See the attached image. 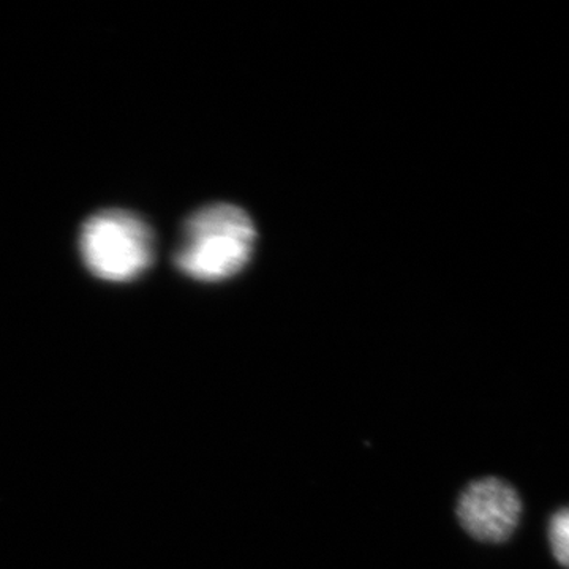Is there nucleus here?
Returning <instances> with one entry per match:
<instances>
[{
	"label": "nucleus",
	"mask_w": 569,
	"mask_h": 569,
	"mask_svg": "<svg viewBox=\"0 0 569 569\" xmlns=\"http://www.w3.org/2000/svg\"><path fill=\"white\" fill-rule=\"evenodd\" d=\"M257 230L249 213L233 204L198 209L183 223L174 264L198 282L231 279L249 264Z\"/></svg>",
	"instance_id": "obj_1"
},
{
	"label": "nucleus",
	"mask_w": 569,
	"mask_h": 569,
	"mask_svg": "<svg viewBox=\"0 0 569 569\" xmlns=\"http://www.w3.org/2000/svg\"><path fill=\"white\" fill-rule=\"evenodd\" d=\"M80 252L93 276L108 282H129L152 264L153 234L134 213L107 209L82 224Z\"/></svg>",
	"instance_id": "obj_2"
},
{
	"label": "nucleus",
	"mask_w": 569,
	"mask_h": 569,
	"mask_svg": "<svg viewBox=\"0 0 569 569\" xmlns=\"http://www.w3.org/2000/svg\"><path fill=\"white\" fill-rule=\"evenodd\" d=\"M456 512L471 538L500 545L518 529L522 501L518 490L503 479L482 478L462 490Z\"/></svg>",
	"instance_id": "obj_3"
},
{
	"label": "nucleus",
	"mask_w": 569,
	"mask_h": 569,
	"mask_svg": "<svg viewBox=\"0 0 569 569\" xmlns=\"http://www.w3.org/2000/svg\"><path fill=\"white\" fill-rule=\"evenodd\" d=\"M549 542L556 560L569 569V507L559 509L550 518Z\"/></svg>",
	"instance_id": "obj_4"
}]
</instances>
